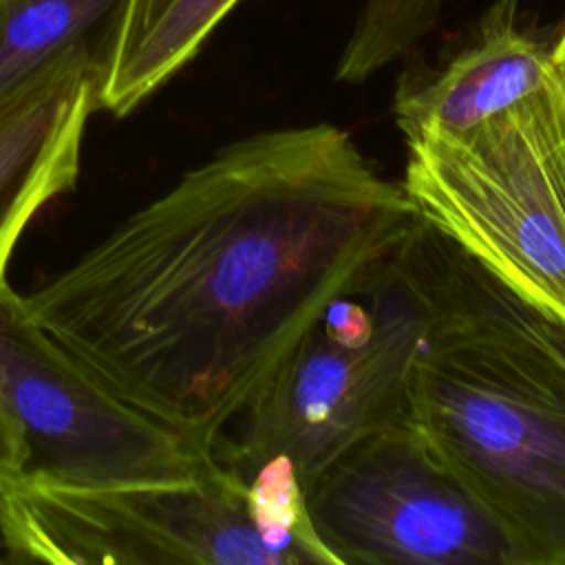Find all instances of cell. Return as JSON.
<instances>
[{"instance_id": "7a4b0ae2", "label": "cell", "mask_w": 565, "mask_h": 565, "mask_svg": "<svg viewBox=\"0 0 565 565\" xmlns=\"http://www.w3.org/2000/svg\"><path fill=\"white\" fill-rule=\"evenodd\" d=\"M395 267L426 316L408 422L494 516L519 565H565V360L519 296L422 218Z\"/></svg>"}, {"instance_id": "5b68a950", "label": "cell", "mask_w": 565, "mask_h": 565, "mask_svg": "<svg viewBox=\"0 0 565 565\" xmlns=\"http://www.w3.org/2000/svg\"><path fill=\"white\" fill-rule=\"evenodd\" d=\"M7 563L294 565L247 483L214 459L188 481L68 488L0 479Z\"/></svg>"}, {"instance_id": "52a82bcc", "label": "cell", "mask_w": 565, "mask_h": 565, "mask_svg": "<svg viewBox=\"0 0 565 565\" xmlns=\"http://www.w3.org/2000/svg\"><path fill=\"white\" fill-rule=\"evenodd\" d=\"M305 505L335 565H519L501 525L408 417L335 457Z\"/></svg>"}, {"instance_id": "277c9868", "label": "cell", "mask_w": 565, "mask_h": 565, "mask_svg": "<svg viewBox=\"0 0 565 565\" xmlns=\"http://www.w3.org/2000/svg\"><path fill=\"white\" fill-rule=\"evenodd\" d=\"M426 316L393 263L338 300L289 351L214 448L247 481L263 466L307 486L347 448L406 417Z\"/></svg>"}, {"instance_id": "4fadbf2b", "label": "cell", "mask_w": 565, "mask_h": 565, "mask_svg": "<svg viewBox=\"0 0 565 565\" xmlns=\"http://www.w3.org/2000/svg\"><path fill=\"white\" fill-rule=\"evenodd\" d=\"M523 302H525V300H523ZM525 307H527V316H530V322L534 324V329H536V331L543 335V340L565 360V324H561L558 320H554V318H550V316L536 311V309L530 307L527 302H525Z\"/></svg>"}, {"instance_id": "6da1fadb", "label": "cell", "mask_w": 565, "mask_h": 565, "mask_svg": "<svg viewBox=\"0 0 565 565\" xmlns=\"http://www.w3.org/2000/svg\"><path fill=\"white\" fill-rule=\"evenodd\" d=\"M419 216L333 124L234 139L24 294L124 399L214 448L338 300L366 291Z\"/></svg>"}, {"instance_id": "30bf717a", "label": "cell", "mask_w": 565, "mask_h": 565, "mask_svg": "<svg viewBox=\"0 0 565 565\" xmlns=\"http://www.w3.org/2000/svg\"><path fill=\"white\" fill-rule=\"evenodd\" d=\"M238 0H124L97 84V110L132 113L179 73Z\"/></svg>"}, {"instance_id": "2e32d148", "label": "cell", "mask_w": 565, "mask_h": 565, "mask_svg": "<svg viewBox=\"0 0 565 565\" xmlns=\"http://www.w3.org/2000/svg\"><path fill=\"white\" fill-rule=\"evenodd\" d=\"M2 563H7V561H4V552H2V547H0V565H2Z\"/></svg>"}, {"instance_id": "5bb4252c", "label": "cell", "mask_w": 565, "mask_h": 565, "mask_svg": "<svg viewBox=\"0 0 565 565\" xmlns=\"http://www.w3.org/2000/svg\"><path fill=\"white\" fill-rule=\"evenodd\" d=\"M15 472H18L15 448H13V441H11L4 424L0 422V479H9Z\"/></svg>"}, {"instance_id": "3957f363", "label": "cell", "mask_w": 565, "mask_h": 565, "mask_svg": "<svg viewBox=\"0 0 565 565\" xmlns=\"http://www.w3.org/2000/svg\"><path fill=\"white\" fill-rule=\"evenodd\" d=\"M417 216L514 296L565 324L561 77L461 135L406 139Z\"/></svg>"}, {"instance_id": "8992f818", "label": "cell", "mask_w": 565, "mask_h": 565, "mask_svg": "<svg viewBox=\"0 0 565 565\" xmlns=\"http://www.w3.org/2000/svg\"><path fill=\"white\" fill-rule=\"evenodd\" d=\"M0 422L18 457L9 479L68 488L188 481L216 457L95 377L0 278Z\"/></svg>"}, {"instance_id": "ba28073f", "label": "cell", "mask_w": 565, "mask_h": 565, "mask_svg": "<svg viewBox=\"0 0 565 565\" xmlns=\"http://www.w3.org/2000/svg\"><path fill=\"white\" fill-rule=\"evenodd\" d=\"M99 73V55H73L0 108V278L31 221L79 179Z\"/></svg>"}, {"instance_id": "7c38bea8", "label": "cell", "mask_w": 565, "mask_h": 565, "mask_svg": "<svg viewBox=\"0 0 565 565\" xmlns=\"http://www.w3.org/2000/svg\"><path fill=\"white\" fill-rule=\"evenodd\" d=\"M446 0H366L340 57L335 79L360 84L406 55L437 22Z\"/></svg>"}, {"instance_id": "9c48e42d", "label": "cell", "mask_w": 565, "mask_h": 565, "mask_svg": "<svg viewBox=\"0 0 565 565\" xmlns=\"http://www.w3.org/2000/svg\"><path fill=\"white\" fill-rule=\"evenodd\" d=\"M516 13L519 0H497L468 49L399 88L393 113L404 139L461 135L558 79L550 49L521 31Z\"/></svg>"}, {"instance_id": "8fae6325", "label": "cell", "mask_w": 565, "mask_h": 565, "mask_svg": "<svg viewBox=\"0 0 565 565\" xmlns=\"http://www.w3.org/2000/svg\"><path fill=\"white\" fill-rule=\"evenodd\" d=\"M124 0H0V108L64 60L106 55Z\"/></svg>"}, {"instance_id": "9a60e30c", "label": "cell", "mask_w": 565, "mask_h": 565, "mask_svg": "<svg viewBox=\"0 0 565 565\" xmlns=\"http://www.w3.org/2000/svg\"><path fill=\"white\" fill-rule=\"evenodd\" d=\"M550 55H552V62H554V68L561 77V84L565 86V22H563V29L554 42V46L550 49Z\"/></svg>"}]
</instances>
